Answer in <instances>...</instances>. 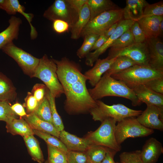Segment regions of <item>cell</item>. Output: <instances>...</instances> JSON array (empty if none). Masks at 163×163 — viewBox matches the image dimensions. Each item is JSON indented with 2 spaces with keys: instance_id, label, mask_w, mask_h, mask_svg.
<instances>
[{
  "instance_id": "cell-1",
  "label": "cell",
  "mask_w": 163,
  "mask_h": 163,
  "mask_svg": "<svg viewBox=\"0 0 163 163\" xmlns=\"http://www.w3.org/2000/svg\"><path fill=\"white\" fill-rule=\"evenodd\" d=\"M87 80L86 77L63 87L66 97L64 108L69 114L90 113L96 106V101L91 97L87 89Z\"/></svg>"
},
{
  "instance_id": "cell-32",
  "label": "cell",
  "mask_w": 163,
  "mask_h": 163,
  "mask_svg": "<svg viewBox=\"0 0 163 163\" xmlns=\"http://www.w3.org/2000/svg\"><path fill=\"white\" fill-rule=\"evenodd\" d=\"M34 134L44 140L46 144L56 148L67 154L69 150L57 137L48 133L33 130Z\"/></svg>"
},
{
  "instance_id": "cell-30",
  "label": "cell",
  "mask_w": 163,
  "mask_h": 163,
  "mask_svg": "<svg viewBox=\"0 0 163 163\" xmlns=\"http://www.w3.org/2000/svg\"><path fill=\"white\" fill-rule=\"evenodd\" d=\"M137 65L133 60L125 56L117 58L109 69L104 74L111 76Z\"/></svg>"
},
{
  "instance_id": "cell-38",
  "label": "cell",
  "mask_w": 163,
  "mask_h": 163,
  "mask_svg": "<svg viewBox=\"0 0 163 163\" xmlns=\"http://www.w3.org/2000/svg\"><path fill=\"white\" fill-rule=\"evenodd\" d=\"M140 154V150L123 152L119 155L120 162L116 163H143Z\"/></svg>"
},
{
  "instance_id": "cell-5",
  "label": "cell",
  "mask_w": 163,
  "mask_h": 163,
  "mask_svg": "<svg viewBox=\"0 0 163 163\" xmlns=\"http://www.w3.org/2000/svg\"><path fill=\"white\" fill-rule=\"evenodd\" d=\"M96 101V106L89 113L95 121L101 122L106 119L111 118L118 122L127 117H136L142 111L131 109L120 104L110 105L99 100Z\"/></svg>"
},
{
  "instance_id": "cell-11",
  "label": "cell",
  "mask_w": 163,
  "mask_h": 163,
  "mask_svg": "<svg viewBox=\"0 0 163 163\" xmlns=\"http://www.w3.org/2000/svg\"><path fill=\"white\" fill-rule=\"evenodd\" d=\"M43 16L52 21L56 20L64 21L69 24L71 29L77 20L78 14L66 0H56L45 11Z\"/></svg>"
},
{
  "instance_id": "cell-27",
  "label": "cell",
  "mask_w": 163,
  "mask_h": 163,
  "mask_svg": "<svg viewBox=\"0 0 163 163\" xmlns=\"http://www.w3.org/2000/svg\"><path fill=\"white\" fill-rule=\"evenodd\" d=\"M87 3L90 12V20L104 12L119 8L110 0H88Z\"/></svg>"
},
{
  "instance_id": "cell-24",
  "label": "cell",
  "mask_w": 163,
  "mask_h": 163,
  "mask_svg": "<svg viewBox=\"0 0 163 163\" xmlns=\"http://www.w3.org/2000/svg\"><path fill=\"white\" fill-rule=\"evenodd\" d=\"M23 118L33 130L48 133L59 139L60 132L52 123L40 119L34 113L27 114Z\"/></svg>"
},
{
  "instance_id": "cell-15",
  "label": "cell",
  "mask_w": 163,
  "mask_h": 163,
  "mask_svg": "<svg viewBox=\"0 0 163 163\" xmlns=\"http://www.w3.org/2000/svg\"><path fill=\"white\" fill-rule=\"evenodd\" d=\"M148 50V65L158 71L163 72V43L158 37L146 39Z\"/></svg>"
},
{
  "instance_id": "cell-6",
  "label": "cell",
  "mask_w": 163,
  "mask_h": 163,
  "mask_svg": "<svg viewBox=\"0 0 163 163\" xmlns=\"http://www.w3.org/2000/svg\"><path fill=\"white\" fill-rule=\"evenodd\" d=\"M116 122L113 119H106L101 122L96 130L88 133L84 137L92 145L102 146L119 152L121 150V146L117 143L115 138Z\"/></svg>"
},
{
  "instance_id": "cell-25",
  "label": "cell",
  "mask_w": 163,
  "mask_h": 163,
  "mask_svg": "<svg viewBox=\"0 0 163 163\" xmlns=\"http://www.w3.org/2000/svg\"><path fill=\"white\" fill-rule=\"evenodd\" d=\"M6 123L7 132L13 135H19L23 137L34 135L33 130L23 118H12Z\"/></svg>"
},
{
  "instance_id": "cell-2",
  "label": "cell",
  "mask_w": 163,
  "mask_h": 163,
  "mask_svg": "<svg viewBox=\"0 0 163 163\" xmlns=\"http://www.w3.org/2000/svg\"><path fill=\"white\" fill-rule=\"evenodd\" d=\"M88 90L91 96L95 101L106 97L115 96L129 100L133 106L142 104L133 89L122 82L105 74L93 88Z\"/></svg>"
},
{
  "instance_id": "cell-21",
  "label": "cell",
  "mask_w": 163,
  "mask_h": 163,
  "mask_svg": "<svg viewBox=\"0 0 163 163\" xmlns=\"http://www.w3.org/2000/svg\"><path fill=\"white\" fill-rule=\"evenodd\" d=\"M8 22V26L0 33V49L18 38L20 26L22 23L21 19L13 16Z\"/></svg>"
},
{
  "instance_id": "cell-37",
  "label": "cell",
  "mask_w": 163,
  "mask_h": 163,
  "mask_svg": "<svg viewBox=\"0 0 163 163\" xmlns=\"http://www.w3.org/2000/svg\"><path fill=\"white\" fill-rule=\"evenodd\" d=\"M162 16H163L162 1L151 4L148 3L145 7L142 15L140 18L147 17Z\"/></svg>"
},
{
  "instance_id": "cell-23",
  "label": "cell",
  "mask_w": 163,
  "mask_h": 163,
  "mask_svg": "<svg viewBox=\"0 0 163 163\" xmlns=\"http://www.w3.org/2000/svg\"><path fill=\"white\" fill-rule=\"evenodd\" d=\"M126 5L123 8L124 19L136 21L142 15L144 8L148 3L145 0H126Z\"/></svg>"
},
{
  "instance_id": "cell-4",
  "label": "cell",
  "mask_w": 163,
  "mask_h": 163,
  "mask_svg": "<svg viewBox=\"0 0 163 163\" xmlns=\"http://www.w3.org/2000/svg\"><path fill=\"white\" fill-rule=\"evenodd\" d=\"M56 70V65L53 59H49L45 54L40 59L33 76L41 80L55 98L60 97L64 93L58 79Z\"/></svg>"
},
{
  "instance_id": "cell-19",
  "label": "cell",
  "mask_w": 163,
  "mask_h": 163,
  "mask_svg": "<svg viewBox=\"0 0 163 163\" xmlns=\"http://www.w3.org/2000/svg\"><path fill=\"white\" fill-rule=\"evenodd\" d=\"M132 89L142 103L163 108V94L152 91L145 85H139Z\"/></svg>"
},
{
  "instance_id": "cell-46",
  "label": "cell",
  "mask_w": 163,
  "mask_h": 163,
  "mask_svg": "<svg viewBox=\"0 0 163 163\" xmlns=\"http://www.w3.org/2000/svg\"><path fill=\"white\" fill-rule=\"evenodd\" d=\"M88 0H66L71 7L78 14Z\"/></svg>"
},
{
  "instance_id": "cell-12",
  "label": "cell",
  "mask_w": 163,
  "mask_h": 163,
  "mask_svg": "<svg viewBox=\"0 0 163 163\" xmlns=\"http://www.w3.org/2000/svg\"><path fill=\"white\" fill-rule=\"evenodd\" d=\"M53 60L56 65V73L63 87L86 77L79 67L67 58L64 57L60 60Z\"/></svg>"
},
{
  "instance_id": "cell-53",
  "label": "cell",
  "mask_w": 163,
  "mask_h": 163,
  "mask_svg": "<svg viewBox=\"0 0 163 163\" xmlns=\"http://www.w3.org/2000/svg\"><path fill=\"white\" fill-rule=\"evenodd\" d=\"M163 32V20L160 23L159 27V37L161 36Z\"/></svg>"
},
{
  "instance_id": "cell-16",
  "label": "cell",
  "mask_w": 163,
  "mask_h": 163,
  "mask_svg": "<svg viewBox=\"0 0 163 163\" xmlns=\"http://www.w3.org/2000/svg\"><path fill=\"white\" fill-rule=\"evenodd\" d=\"M163 153L162 144L155 138L151 137L146 141L140 154L143 163H156Z\"/></svg>"
},
{
  "instance_id": "cell-35",
  "label": "cell",
  "mask_w": 163,
  "mask_h": 163,
  "mask_svg": "<svg viewBox=\"0 0 163 163\" xmlns=\"http://www.w3.org/2000/svg\"><path fill=\"white\" fill-rule=\"evenodd\" d=\"M47 96L50 106L53 124L56 129L60 132L64 130V127L61 117L56 109L55 98L52 95L49 90Z\"/></svg>"
},
{
  "instance_id": "cell-33",
  "label": "cell",
  "mask_w": 163,
  "mask_h": 163,
  "mask_svg": "<svg viewBox=\"0 0 163 163\" xmlns=\"http://www.w3.org/2000/svg\"><path fill=\"white\" fill-rule=\"evenodd\" d=\"M34 113L40 119L53 124L50 106L47 95Z\"/></svg>"
},
{
  "instance_id": "cell-47",
  "label": "cell",
  "mask_w": 163,
  "mask_h": 163,
  "mask_svg": "<svg viewBox=\"0 0 163 163\" xmlns=\"http://www.w3.org/2000/svg\"><path fill=\"white\" fill-rule=\"evenodd\" d=\"M93 46L88 43H83L77 51V55L80 59L86 57L91 51Z\"/></svg>"
},
{
  "instance_id": "cell-52",
  "label": "cell",
  "mask_w": 163,
  "mask_h": 163,
  "mask_svg": "<svg viewBox=\"0 0 163 163\" xmlns=\"http://www.w3.org/2000/svg\"><path fill=\"white\" fill-rule=\"evenodd\" d=\"M119 23H115L110 27L104 33V35L108 38L115 31Z\"/></svg>"
},
{
  "instance_id": "cell-41",
  "label": "cell",
  "mask_w": 163,
  "mask_h": 163,
  "mask_svg": "<svg viewBox=\"0 0 163 163\" xmlns=\"http://www.w3.org/2000/svg\"><path fill=\"white\" fill-rule=\"evenodd\" d=\"M48 90L44 84L37 83L34 86L31 92L40 104L46 97Z\"/></svg>"
},
{
  "instance_id": "cell-50",
  "label": "cell",
  "mask_w": 163,
  "mask_h": 163,
  "mask_svg": "<svg viewBox=\"0 0 163 163\" xmlns=\"http://www.w3.org/2000/svg\"><path fill=\"white\" fill-rule=\"evenodd\" d=\"M108 39L104 34H102L99 36L98 38L93 45L91 51L95 50L100 48L107 41Z\"/></svg>"
},
{
  "instance_id": "cell-10",
  "label": "cell",
  "mask_w": 163,
  "mask_h": 163,
  "mask_svg": "<svg viewBox=\"0 0 163 163\" xmlns=\"http://www.w3.org/2000/svg\"><path fill=\"white\" fill-rule=\"evenodd\" d=\"M121 56L130 58L137 65L149 66V51L146 41L141 43H135L120 49H110L107 58L111 59Z\"/></svg>"
},
{
  "instance_id": "cell-48",
  "label": "cell",
  "mask_w": 163,
  "mask_h": 163,
  "mask_svg": "<svg viewBox=\"0 0 163 163\" xmlns=\"http://www.w3.org/2000/svg\"><path fill=\"white\" fill-rule=\"evenodd\" d=\"M117 152L116 151L108 148L105 157L101 163H116L114 160V157Z\"/></svg>"
},
{
  "instance_id": "cell-39",
  "label": "cell",
  "mask_w": 163,
  "mask_h": 163,
  "mask_svg": "<svg viewBox=\"0 0 163 163\" xmlns=\"http://www.w3.org/2000/svg\"><path fill=\"white\" fill-rule=\"evenodd\" d=\"M17 116L9 102L0 101V121L6 122L11 119L17 118Z\"/></svg>"
},
{
  "instance_id": "cell-40",
  "label": "cell",
  "mask_w": 163,
  "mask_h": 163,
  "mask_svg": "<svg viewBox=\"0 0 163 163\" xmlns=\"http://www.w3.org/2000/svg\"><path fill=\"white\" fill-rule=\"evenodd\" d=\"M68 163H88L85 152L69 151L67 154Z\"/></svg>"
},
{
  "instance_id": "cell-43",
  "label": "cell",
  "mask_w": 163,
  "mask_h": 163,
  "mask_svg": "<svg viewBox=\"0 0 163 163\" xmlns=\"http://www.w3.org/2000/svg\"><path fill=\"white\" fill-rule=\"evenodd\" d=\"M134 37L135 43H141L145 41V34L137 21H135L130 29Z\"/></svg>"
},
{
  "instance_id": "cell-34",
  "label": "cell",
  "mask_w": 163,
  "mask_h": 163,
  "mask_svg": "<svg viewBox=\"0 0 163 163\" xmlns=\"http://www.w3.org/2000/svg\"><path fill=\"white\" fill-rule=\"evenodd\" d=\"M49 163H68L67 154L61 150L46 144Z\"/></svg>"
},
{
  "instance_id": "cell-14",
  "label": "cell",
  "mask_w": 163,
  "mask_h": 163,
  "mask_svg": "<svg viewBox=\"0 0 163 163\" xmlns=\"http://www.w3.org/2000/svg\"><path fill=\"white\" fill-rule=\"evenodd\" d=\"M136 118L141 125L146 128L163 130V108L147 105L145 109Z\"/></svg>"
},
{
  "instance_id": "cell-13",
  "label": "cell",
  "mask_w": 163,
  "mask_h": 163,
  "mask_svg": "<svg viewBox=\"0 0 163 163\" xmlns=\"http://www.w3.org/2000/svg\"><path fill=\"white\" fill-rule=\"evenodd\" d=\"M135 21L130 20L123 19L120 21L114 33L107 39L105 43L99 48L93 52H89L86 56L85 63L90 66H92L94 63L99 56L104 53L112 44L125 32L129 29Z\"/></svg>"
},
{
  "instance_id": "cell-9",
  "label": "cell",
  "mask_w": 163,
  "mask_h": 163,
  "mask_svg": "<svg viewBox=\"0 0 163 163\" xmlns=\"http://www.w3.org/2000/svg\"><path fill=\"white\" fill-rule=\"evenodd\" d=\"M2 49L17 63L25 74L33 78L40 59L17 47L13 42L6 45Z\"/></svg>"
},
{
  "instance_id": "cell-28",
  "label": "cell",
  "mask_w": 163,
  "mask_h": 163,
  "mask_svg": "<svg viewBox=\"0 0 163 163\" xmlns=\"http://www.w3.org/2000/svg\"><path fill=\"white\" fill-rule=\"evenodd\" d=\"M16 88L11 81L0 72V101L9 102L16 98Z\"/></svg>"
},
{
  "instance_id": "cell-36",
  "label": "cell",
  "mask_w": 163,
  "mask_h": 163,
  "mask_svg": "<svg viewBox=\"0 0 163 163\" xmlns=\"http://www.w3.org/2000/svg\"><path fill=\"white\" fill-rule=\"evenodd\" d=\"M134 43L135 42L133 37L129 29L113 43L110 47V49H120L127 47Z\"/></svg>"
},
{
  "instance_id": "cell-42",
  "label": "cell",
  "mask_w": 163,
  "mask_h": 163,
  "mask_svg": "<svg viewBox=\"0 0 163 163\" xmlns=\"http://www.w3.org/2000/svg\"><path fill=\"white\" fill-rule=\"evenodd\" d=\"M24 106L26 108L27 114L34 113L39 104L31 92H28L24 99Z\"/></svg>"
},
{
  "instance_id": "cell-49",
  "label": "cell",
  "mask_w": 163,
  "mask_h": 163,
  "mask_svg": "<svg viewBox=\"0 0 163 163\" xmlns=\"http://www.w3.org/2000/svg\"><path fill=\"white\" fill-rule=\"evenodd\" d=\"M13 111L16 114L23 117L27 115L23 106L19 103H16L11 106Z\"/></svg>"
},
{
  "instance_id": "cell-29",
  "label": "cell",
  "mask_w": 163,
  "mask_h": 163,
  "mask_svg": "<svg viewBox=\"0 0 163 163\" xmlns=\"http://www.w3.org/2000/svg\"><path fill=\"white\" fill-rule=\"evenodd\" d=\"M23 137L32 159L38 163H43L44 156L38 140L34 135L25 136Z\"/></svg>"
},
{
  "instance_id": "cell-7",
  "label": "cell",
  "mask_w": 163,
  "mask_h": 163,
  "mask_svg": "<svg viewBox=\"0 0 163 163\" xmlns=\"http://www.w3.org/2000/svg\"><path fill=\"white\" fill-rule=\"evenodd\" d=\"M123 8L111 10L104 12L90 20L82 30L81 37L93 34H104L114 24L123 19Z\"/></svg>"
},
{
  "instance_id": "cell-17",
  "label": "cell",
  "mask_w": 163,
  "mask_h": 163,
  "mask_svg": "<svg viewBox=\"0 0 163 163\" xmlns=\"http://www.w3.org/2000/svg\"><path fill=\"white\" fill-rule=\"evenodd\" d=\"M59 139L69 151L86 152L92 145L85 138L78 137L64 130L60 132Z\"/></svg>"
},
{
  "instance_id": "cell-22",
  "label": "cell",
  "mask_w": 163,
  "mask_h": 163,
  "mask_svg": "<svg viewBox=\"0 0 163 163\" xmlns=\"http://www.w3.org/2000/svg\"><path fill=\"white\" fill-rule=\"evenodd\" d=\"M163 16H152L141 18L137 21L146 39L159 37V27Z\"/></svg>"
},
{
  "instance_id": "cell-45",
  "label": "cell",
  "mask_w": 163,
  "mask_h": 163,
  "mask_svg": "<svg viewBox=\"0 0 163 163\" xmlns=\"http://www.w3.org/2000/svg\"><path fill=\"white\" fill-rule=\"evenodd\" d=\"M53 22V27L57 33L61 34L70 29L69 24L66 22L60 20H56Z\"/></svg>"
},
{
  "instance_id": "cell-3",
  "label": "cell",
  "mask_w": 163,
  "mask_h": 163,
  "mask_svg": "<svg viewBox=\"0 0 163 163\" xmlns=\"http://www.w3.org/2000/svg\"><path fill=\"white\" fill-rule=\"evenodd\" d=\"M111 76L132 89L139 85H144L152 80L163 78V72L149 66L135 65Z\"/></svg>"
},
{
  "instance_id": "cell-55",
  "label": "cell",
  "mask_w": 163,
  "mask_h": 163,
  "mask_svg": "<svg viewBox=\"0 0 163 163\" xmlns=\"http://www.w3.org/2000/svg\"><path fill=\"white\" fill-rule=\"evenodd\" d=\"M88 163H93L91 162L90 160L88 159Z\"/></svg>"
},
{
  "instance_id": "cell-26",
  "label": "cell",
  "mask_w": 163,
  "mask_h": 163,
  "mask_svg": "<svg viewBox=\"0 0 163 163\" xmlns=\"http://www.w3.org/2000/svg\"><path fill=\"white\" fill-rule=\"evenodd\" d=\"M90 19V14L87 3L83 7L78 14L77 20L71 28V38L76 40L81 37V33Z\"/></svg>"
},
{
  "instance_id": "cell-31",
  "label": "cell",
  "mask_w": 163,
  "mask_h": 163,
  "mask_svg": "<svg viewBox=\"0 0 163 163\" xmlns=\"http://www.w3.org/2000/svg\"><path fill=\"white\" fill-rule=\"evenodd\" d=\"M108 148L99 145H91L85 152L89 160L93 163H101Z\"/></svg>"
},
{
  "instance_id": "cell-18",
  "label": "cell",
  "mask_w": 163,
  "mask_h": 163,
  "mask_svg": "<svg viewBox=\"0 0 163 163\" xmlns=\"http://www.w3.org/2000/svg\"><path fill=\"white\" fill-rule=\"evenodd\" d=\"M117 58L98 59L94 67L85 72L84 75L92 87H94L99 82L102 75L109 69Z\"/></svg>"
},
{
  "instance_id": "cell-54",
  "label": "cell",
  "mask_w": 163,
  "mask_h": 163,
  "mask_svg": "<svg viewBox=\"0 0 163 163\" xmlns=\"http://www.w3.org/2000/svg\"><path fill=\"white\" fill-rule=\"evenodd\" d=\"M44 163H49L48 161H47L46 160L45 161H44Z\"/></svg>"
},
{
  "instance_id": "cell-51",
  "label": "cell",
  "mask_w": 163,
  "mask_h": 163,
  "mask_svg": "<svg viewBox=\"0 0 163 163\" xmlns=\"http://www.w3.org/2000/svg\"><path fill=\"white\" fill-rule=\"evenodd\" d=\"M99 36V35L93 34H88L84 37L83 43H88L93 45Z\"/></svg>"
},
{
  "instance_id": "cell-8",
  "label": "cell",
  "mask_w": 163,
  "mask_h": 163,
  "mask_svg": "<svg viewBox=\"0 0 163 163\" xmlns=\"http://www.w3.org/2000/svg\"><path fill=\"white\" fill-rule=\"evenodd\" d=\"M153 129L141 125L136 117H129L117 122L115 129V136L120 145L129 138L143 137L154 133Z\"/></svg>"
},
{
  "instance_id": "cell-20",
  "label": "cell",
  "mask_w": 163,
  "mask_h": 163,
  "mask_svg": "<svg viewBox=\"0 0 163 163\" xmlns=\"http://www.w3.org/2000/svg\"><path fill=\"white\" fill-rule=\"evenodd\" d=\"M2 9L5 10L9 14L14 15L18 12L23 15L28 22L30 27V37L32 40H34L37 36V33L35 28L31 24L34 17L32 13L25 12V8L21 5L18 0H5Z\"/></svg>"
},
{
  "instance_id": "cell-44",
  "label": "cell",
  "mask_w": 163,
  "mask_h": 163,
  "mask_svg": "<svg viewBox=\"0 0 163 163\" xmlns=\"http://www.w3.org/2000/svg\"><path fill=\"white\" fill-rule=\"evenodd\" d=\"M144 85L152 91L163 94V78L152 80Z\"/></svg>"
}]
</instances>
